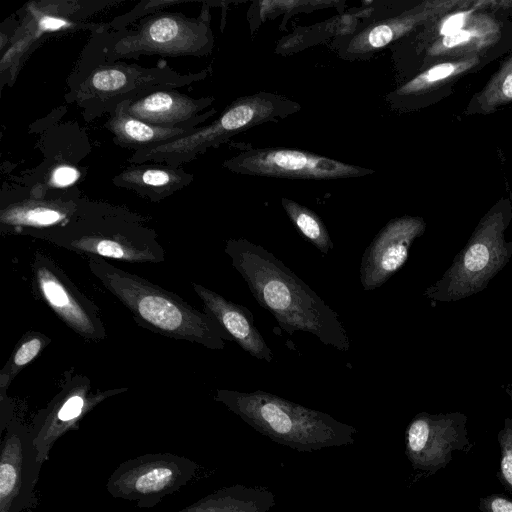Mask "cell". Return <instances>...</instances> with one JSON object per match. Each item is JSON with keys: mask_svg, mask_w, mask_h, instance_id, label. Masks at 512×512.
<instances>
[{"mask_svg": "<svg viewBox=\"0 0 512 512\" xmlns=\"http://www.w3.org/2000/svg\"><path fill=\"white\" fill-rule=\"evenodd\" d=\"M225 253L257 303L289 334L311 333L325 345L348 351L338 314L270 251L244 238L229 239Z\"/></svg>", "mask_w": 512, "mask_h": 512, "instance_id": "cell-1", "label": "cell"}, {"mask_svg": "<svg viewBox=\"0 0 512 512\" xmlns=\"http://www.w3.org/2000/svg\"><path fill=\"white\" fill-rule=\"evenodd\" d=\"M88 268L101 285L121 302L141 327L165 337L185 340L213 350L225 347L231 336L203 311L177 294L107 260L89 258Z\"/></svg>", "mask_w": 512, "mask_h": 512, "instance_id": "cell-2", "label": "cell"}, {"mask_svg": "<svg viewBox=\"0 0 512 512\" xmlns=\"http://www.w3.org/2000/svg\"><path fill=\"white\" fill-rule=\"evenodd\" d=\"M25 236L47 241L86 259L129 263H160L165 250L156 232L137 214L121 208L84 202L65 225L32 231Z\"/></svg>", "mask_w": 512, "mask_h": 512, "instance_id": "cell-3", "label": "cell"}, {"mask_svg": "<svg viewBox=\"0 0 512 512\" xmlns=\"http://www.w3.org/2000/svg\"><path fill=\"white\" fill-rule=\"evenodd\" d=\"M214 400L260 434L300 452L348 446L355 442V427L269 392L217 389Z\"/></svg>", "mask_w": 512, "mask_h": 512, "instance_id": "cell-4", "label": "cell"}, {"mask_svg": "<svg viewBox=\"0 0 512 512\" xmlns=\"http://www.w3.org/2000/svg\"><path fill=\"white\" fill-rule=\"evenodd\" d=\"M300 110L298 102L275 93L261 91L242 96L230 103L210 124L171 142L137 150L128 160L132 164L166 163L179 168L243 131L284 120Z\"/></svg>", "mask_w": 512, "mask_h": 512, "instance_id": "cell-5", "label": "cell"}, {"mask_svg": "<svg viewBox=\"0 0 512 512\" xmlns=\"http://www.w3.org/2000/svg\"><path fill=\"white\" fill-rule=\"evenodd\" d=\"M511 218L508 201L494 205L449 268L423 295L433 302H452L483 291L512 257V242L505 240Z\"/></svg>", "mask_w": 512, "mask_h": 512, "instance_id": "cell-6", "label": "cell"}, {"mask_svg": "<svg viewBox=\"0 0 512 512\" xmlns=\"http://www.w3.org/2000/svg\"><path fill=\"white\" fill-rule=\"evenodd\" d=\"M207 69L198 73L180 74L167 65L143 67L124 62L96 65L80 80H73L67 100L83 109V117L91 121L103 113H112L125 100H136L161 89H174L199 81Z\"/></svg>", "mask_w": 512, "mask_h": 512, "instance_id": "cell-7", "label": "cell"}, {"mask_svg": "<svg viewBox=\"0 0 512 512\" xmlns=\"http://www.w3.org/2000/svg\"><path fill=\"white\" fill-rule=\"evenodd\" d=\"M214 36L210 16L190 18L181 13H157L140 22L134 30L117 32L103 46L105 62L142 55L202 57L211 53Z\"/></svg>", "mask_w": 512, "mask_h": 512, "instance_id": "cell-8", "label": "cell"}, {"mask_svg": "<svg viewBox=\"0 0 512 512\" xmlns=\"http://www.w3.org/2000/svg\"><path fill=\"white\" fill-rule=\"evenodd\" d=\"M198 467L184 456L148 453L119 464L109 476L106 490L114 498L151 508L192 480Z\"/></svg>", "mask_w": 512, "mask_h": 512, "instance_id": "cell-9", "label": "cell"}, {"mask_svg": "<svg viewBox=\"0 0 512 512\" xmlns=\"http://www.w3.org/2000/svg\"><path fill=\"white\" fill-rule=\"evenodd\" d=\"M222 166L242 175L301 180H337L375 173L370 168L282 147L245 149L226 159Z\"/></svg>", "mask_w": 512, "mask_h": 512, "instance_id": "cell-10", "label": "cell"}, {"mask_svg": "<svg viewBox=\"0 0 512 512\" xmlns=\"http://www.w3.org/2000/svg\"><path fill=\"white\" fill-rule=\"evenodd\" d=\"M33 294L68 328L86 341L106 339V329L97 305L84 295L62 267L41 251L31 264Z\"/></svg>", "mask_w": 512, "mask_h": 512, "instance_id": "cell-11", "label": "cell"}, {"mask_svg": "<svg viewBox=\"0 0 512 512\" xmlns=\"http://www.w3.org/2000/svg\"><path fill=\"white\" fill-rule=\"evenodd\" d=\"M467 420L461 412L416 414L405 430V455L412 468L434 475L451 462L453 452H470Z\"/></svg>", "mask_w": 512, "mask_h": 512, "instance_id": "cell-12", "label": "cell"}, {"mask_svg": "<svg viewBox=\"0 0 512 512\" xmlns=\"http://www.w3.org/2000/svg\"><path fill=\"white\" fill-rule=\"evenodd\" d=\"M127 389L122 387L93 391L87 377L67 372L60 391L32 420L30 428L39 461L46 462L59 438L67 432L78 430L81 420L96 406Z\"/></svg>", "mask_w": 512, "mask_h": 512, "instance_id": "cell-13", "label": "cell"}, {"mask_svg": "<svg viewBox=\"0 0 512 512\" xmlns=\"http://www.w3.org/2000/svg\"><path fill=\"white\" fill-rule=\"evenodd\" d=\"M0 512H22L37 506L35 487L43 463L31 428L13 417L2 433Z\"/></svg>", "mask_w": 512, "mask_h": 512, "instance_id": "cell-14", "label": "cell"}, {"mask_svg": "<svg viewBox=\"0 0 512 512\" xmlns=\"http://www.w3.org/2000/svg\"><path fill=\"white\" fill-rule=\"evenodd\" d=\"M426 229V222L418 216L391 219L365 249L360 280L365 291L382 286L407 261L409 250L416 238Z\"/></svg>", "mask_w": 512, "mask_h": 512, "instance_id": "cell-15", "label": "cell"}, {"mask_svg": "<svg viewBox=\"0 0 512 512\" xmlns=\"http://www.w3.org/2000/svg\"><path fill=\"white\" fill-rule=\"evenodd\" d=\"M456 1L424 2L401 15L380 20L341 38L339 57L364 59L411 32L415 27L452 9Z\"/></svg>", "mask_w": 512, "mask_h": 512, "instance_id": "cell-16", "label": "cell"}, {"mask_svg": "<svg viewBox=\"0 0 512 512\" xmlns=\"http://www.w3.org/2000/svg\"><path fill=\"white\" fill-rule=\"evenodd\" d=\"M215 98H193L175 89H161L128 104L131 116L156 126L197 128L216 113L210 107Z\"/></svg>", "mask_w": 512, "mask_h": 512, "instance_id": "cell-17", "label": "cell"}, {"mask_svg": "<svg viewBox=\"0 0 512 512\" xmlns=\"http://www.w3.org/2000/svg\"><path fill=\"white\" fill-rule=\"evenodd\" d=\"M84 202L72 197L47 198L44 193L31 194L1 208V233L26 235L65 225L77 215Z\"/></svg>", "mask_w": 512, "mask_h": 512, "instance_id": "cell-18", "label": "cell"}, {"mask_svg": "<svg viewBox=\"0 0 512 512\" xmlns=\"http://www.w3.org/2000/svg\"><path fill=\"white\" fill-rule=\"evenodd\" d=\"M204 310L243 350L257 359L271 362L273 353L254 325L253 315L244 306L236 304L201 284L192 283Z\"/></svg>", "mask_w": 512, "mask_h": 512, "instance_id": "cell-19", "label": "cell"}, {"mask_svg": "<svg viewBox=\"0 0 512 512\" xmlns=\"http://www.w3.org/2000/svg\"><path fill=\"white\" fill-rule=\"evenodd\" d=\"M193 175L182 168L160 164H134L117 174L112 182L143 198L159 202L188 186Z\"/></svg>", "mask_w": 512, "mask_h": 512, "instance_id": "cell-20", "label": "cell"}, {"mask_svg": "<svg viewBox=\"0 0 512 512\" xmlns=\"http://www.w3.org/2000/svg\"><path fill=\"white\" fill-rule=\"evenodd\" d=\"M131 101L119 103L105 124L113 141L121 147L137 151L187 136L198 128L163 127L144 122L129 114Z\"/></svg>", "mask_w": 512, "mask_h": 512, "instance_id": "cell-21", "label": "cell"}, {"mask_svg": "<svg viewBox=\"0 0 512 512\" xmlns=\"http://www.w3.org/2000/svg\"><path fill=\"white\" fill-rule=\"evenodd\" d=\"M276 498L266 487L235 484L222 487L177 512H268Z\"/></svg>", "mask_w": 512, "mask_h": 512, "instance_id": "cell-22", "label": "cell"}, {"mask_svg": "<svg viewBox=\"0 0 512 512\" xmlns=\"http://www.w3.org/2000/svg\"><path fill=\"white\" fill-rule=\"evenodd\" d=\"M500 37L499 23L486 14H473L466 25L456 33L436 40L427 56H471L493 45Z\"/></svg>", "mask_w": 512, "mask_h": 512, "instance_id": "cell-23", "label": "cell"}, {"mask_svg": "<svg viewBox=\"0 0 512 512\" xmlns=\"http://www.w3.org/2000/svg\"><path fill=\"white\" fill-rule=\"evenodd\" d=\"M478 63L479 58L476 56L436 64L396 88L387 95V99L389 103L394 104L402 99L423 95L438 88L445 81L470 70Z\"/></svg>", "mask_w": 512, "mask_h": 512, "instance_id": "cell-24", "label": "cell"}, {"mask_svg": "<svg viewBox=\"0 0 512 512\" xmlns=\"http://www.w3.org/2000/svg\"><path fill=\"white\" fill-rule=\"evenodd\" d=\"M281 204L298 232L322 254H327L333 249L334 245L328 230L314 211L285 197L281 198Z\"/></svg>", "mask_w": 512, "mask_h": 512, "instance_id": "cell-25", "label": "cell"}, {"mask_svg": "<svg viewBox=\"0 0 512 512\" xmlns=\"http://www.w3.org/2000/svg\"><path fill=\"white\" fill-rule=\"evenodd\" d=\"M50 342L51 339L41 332H26L0 370L1 391H6L19 372L37 358Z\"/></svg>", "mask_w": 512, "mask_h": 512, "instance_id": "cell-26", "label": "cell"}, {"mask_svg": "<svg viewBox=\"0 0 512 512\" xmlns=\"http://www.w3.org/2000/svg\"><path fill=\"white\" fill-rule=\"evenodd\" d=\"M510 101H512V56L500 66L478 94L477 105L482 112L488 113Z\"/></svg>", "mask_w": 512, "mask_h": 512, "instance_id": "cell-27", "label": "cell"}, {"mask_svg": "<svg viewBox=\"0 0 512 512\" xmlns=\"http://www.w3.org/2000/svg\"><path fill=\"white\" fill-rule=\"evenodd\" d=\"M500 448L497 478L504 489L512 495V418H505L503 428L497 434Z\"/></svg>", "mask_w": 512, "mask_h": 512, "instance_id": "cell-28", "label": "cell"}, {"mask_svg": "<svg viewBox=\"0 0 512 512\" xmlns=\"http://www.w3.org/2000/svg\"><path fill=\"white\" fill-rule=\"evenodd\" d=\"M475 13V9L461 10L445 17L439 26L441 37L451 35L461 30Z\"/></svg>", "mask_w": 512, "mask_h": 512, "instance_id": "cell-29", "label": "cell"}, {"mask_svg": "<svg viewBox=\"0 0 512 512\" xmlns=\"http://www.w3.org/2000/svg\"><path fill=\"white\" fill-rule=\"evenodd\" d=\"M480 512H512V498L502 493H492L480 498Z\"/></svg>", "mask_w": 512, "mask_h": 512, "instance_id": "cell-30", "label": "cell"}, {"mask_svg": "<svg viewBox=\"0 0 512 512\" xmlns=\"http://www.w3.org/2000/svg\"><path fill=\"white\" fill-rule=\"evenodd\" d=\"M80 177L79 171L69 165H59L50 174L48 183L52 187L63 188L72 185Z\"/></svg>", "mask_w": 512, "mask_h": 512, "instance_id": "cell-31", "label": "cell"}]
</instances>
